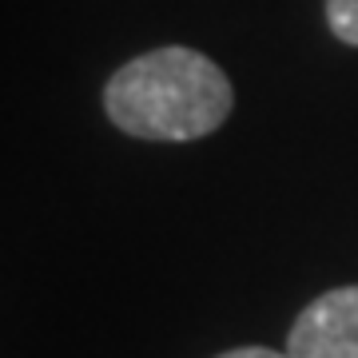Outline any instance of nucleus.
<instances>
[{
    "instance_id": "1",
    "label": "nucleus",
    "mask_w": 358,
    "mask_h": 358,
    "mask_svg": "<svg viewBox=\"0 0 358 358\" xmlns=\"http://www.w3.org/2000/svg\"><path fill=\"white\" fill-rule=\"evenodd\" d=\"M235 108L227 72L195 48L167 44L115 68L103 84V112L136 140H203Z\"/></svg>"
},
{
    "instance_id": "2",
    "label": "nucleus",
    "mask_w": 358,
    "mask_h": 358,
    "mask_svg": "<svg viewBox=\"0 0 358 358\" xmlns=\"http://www.w3.org/2000/svg\"><path fill=\"white\" fill-rule=\"evenodd\" d=\"M291 358H358V282L319 294L287 334Z\"/></svg>"
},
{
    "instance_id": "3",
    "label": "nucleus",
    "mask_w": 358,
    "mask_h": 358,
    "mask_svg": "<svg viewBox=\"0 0 358 358\" xmlns=\"http://www.w3.org/2000/svg\"><path fill=\"white\" fill-rule=\"evenodd\" d=\"M327 24L343 44L358 48V0H327Z\"/></svg>"
},
{
    "instance_id": "4",
    "label": "nucleus",
    "mask_w": 358,
    "mask_h": 358,
    "mask_svg": "<svg viewBox=\"0 0 358 358\" xmlns=\"http://www.w3.org/2000/svg\"><path fill=\"white\" fill-rule=\"evenodd\" d=\"M219 358H291V355L287 350H271V346H235V350H227Z\"/></svg>"
}]
</instances>
